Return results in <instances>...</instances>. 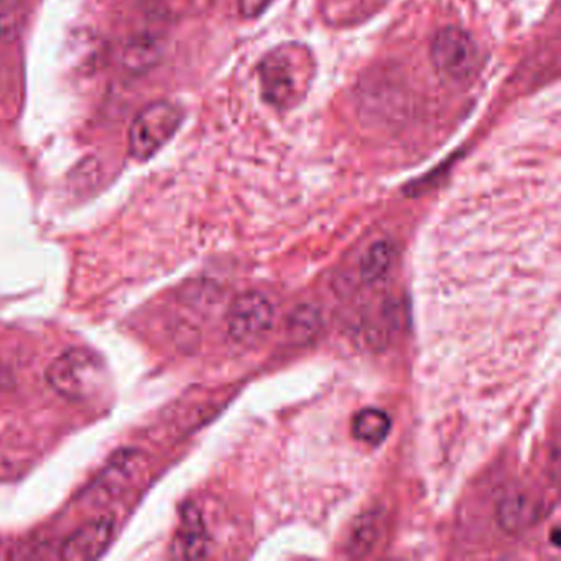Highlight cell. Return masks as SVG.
Listing matches in <instances>:
<instances>
[{
	"mask_svg": "<svg viewBox=\"0 0 561 561\" xmlns=\"http://www.w3.org/2000/svg\"><path fill=\"white\" fill-rule=\"evenodd\" d=\"M257 73L262 100L287 113L307 100L317 78V60L307 45L287 42L264 55Z\"/></svg>",
	"mask_w": 561,
	"mask_h": 561,
	"instance_id": "6da1fadb",
	"label": "cell"
},
{
	"mask_svg": "<svg viewBox=\"0 0 561 561\" xmlns=\"http://www.w3.org/2000/svg\"><path fill=\"white\" fill-rule=\"evenodd\" d=\"M107 370L103 359L91 351H65L51 360L47 369V380L55 392L65 399L91 400L106 386Z\"/></svg>",
	"mask_w": 561,
	"mask_h": 561,
	"instance_id": "7a4b0ae2",
	"label": "cell"
},
{
	"mask_svg": "<svg viewBox=\"0 0 561 561\" xmlns=\"http://www.w3.org/2000/svg\"><path fill=\"white\" fill-rule=\"evenodd\" d=\"M183 111L170 101H156L139 111L129 129V152L136 160L152 159L179 133Z\"/></svg>",
	"mask_w": 561,
	"mask_h": 561,
	"instance_id": "3957f363",
	"label": "cell"
},
{
	"mask_svg": "<svg viewBox=\"0 0 561 561\" xmlns=\"http://www.w3.org/2000/svg\"><path fill=\"white\" fill-rule=\"evenodd\" d=\"M432 61L443 78L456 83L471 80L479 68L478 44L465 28H442L432 42Z\"/></svg>",
	"mask_w": 561,
	"mask_h": 561,
	"instance_id": "277c9868",
	"label": "cell"
},
{
	"mask_svg": "<svg viewBox=\"0 0 561 561\" xmlns=\"http://www.w3.org/2000/svg\"><path fill=\"white\" fill-rule=\"evenodd\" d=\"M272 301L259 291L239 295L228 313V333L238 343H252L268 333L274 324Z\"/></svg>",
	"mask_w": 561,
	"mask_h": 561,
	"instance_id": "5b68a950",
	"label": "cell"
},
{
	"mask_svg": "<svg viewBox=\"0 0 561 561\" xmlns=\"http://www.w3.org/2000/svg\"><path fill=\"white\" fill-rule=\"evenodd\" d=\"M114 535V520L111 517H98L70 535L61 547L65 560H93L106 551Z\"/></svg>",
	"mask_w": 561,
	"mask_h": 561,
	"instance_id": "8992f818",
	"label": "cell"
},
{
	"mask_svg": "<svg viewBox=\"0 0 561 561\" xmlns=\"http://www.w3.org/2000/svg\"><path fill=\"white\" fill-rule=\"evenodd\" d=\"M137 469H139V456H136V451L121 453L117 458L110 462V466L104 469L103 474L98 479L96 485H94L96 494H119L130 484Z\"/></svg>",
	"mask_w": 561,
	"mask_h": 561,
	"instance_id": "52a82bcc",
	"label": "cell"
},
{
	"mask_svg": "<svg viewBox=\"0 0 561 561\" xmlns=\"http://www.w3.org/2000/svg\"><path fill=\"white\" fill-rule=\"evenodd\" d=\"M351 428L357 442L377 446L389 436L390 416L383 410L367 407L356 413Z\"/></svg>",
	"mask_w": 561,
	"mask_h": 561,
	"instance_id": "ba28073f",
	"label": "cell"
},
{
	"mask_svg": "<svg viewBox=\"0 0 561 561\" xmlns=\"http://www.w3.org/2000/svg\"><path fill=\"white\" fill-rule=\"evenodd\" d=\"M159 42L150 35L134 38L124 48L123 64L130 73H142L153 67L159 58Z\"/></svg>",
	"mask_w": 561,
	"mask_h": 561,
	"instance_id": "9c48e42d",
	"label": "cell"
},
{
	"mask_svg": "<svg viewBox=\"0 0 561 561\" xmlns=\"http://www.w3.org/2000/svg\"><path fill=\"white\" fill-rule=\"evenodd\" d=\"M396 251L393 245L387 241H379L370 245L364 254L363 262H360V277L367 284L379 282L380 278L386 277L387 272L392 267Z\"/></svg>",
	"mask_w": 561,
	"mask_h": 561,
	"instance_id": "30bf717a",
	"label": "cell"
},
{
	"mask_svg": "<svg viewBox=\"0 0 561 561\" xmlns=\"http://www.w3.org/2000/svg\"><path fill=\"white\" fill-rule=\"evenodd\" d=\"M535 507L522 494L508 495L499 505V520L505 530H520L534 517Z\"/></svg>",
	"mask_w": 561,
	"mask_h": 561,
	"instance_id": "8fae6325",
	"label": "cell"
},
{
	"mask_svg": "<svg viewBox=\"0 0 561 561\" xmlns=\"http://www.w3.org/2000/svg\"><path fill=\"white\" fill-rule=\"evenodd\" d=\"M24 28V11L18 0H0V42H12Z\"/></svg>",
	"mask_w": 561,
	"mask_h": 561,
	"instance_id": "7c38bea8",
	"label": "cell"
},
{
	"mask_svg": "<svg viewBox=\"0 0 561 561\" xmlns=\"http://www.w3.org/2000/svg\"><path fill=\"white\" fill-rule=\"evenodd\" d=\"M180 550L183 557L196 558L205 554V530L202 522L186 520V528L180 535Z\"/></svg>",
	"mask_w": 561,
	"mask_h": 561,
	"instance_id": "4fadbf2b",
	"label": "cell"
},
{
	"mask_svg": "<svg viewBox=\"0 0 561 561\" xmlns=\"http://www.w3.org/2000/svg\"><path fill=\"white\" fill-rule=\"evenodd\" d=\"M275 0H238L239 12L242 18L255 19L264 14Z\"/></svg>",
	"mask_w": 561,
	"mask_h": 561,
	"instance_id": "5bb4252c",
	"label": "cell"
},
{
	"mask_svg": "<svg viewBox=\"0 0 561 561\" xmlns=\"http://www.w3.org/2000/svg\"><path fill=\"white\" fill-rule=\"evenodd\" d=\"M324 2H327L328 9H330L331 12L341 14V11L346 9L347 5L353 4L354 0H324Z\"/></svg>",
	"mask_w": 561,
	"mask_h": 561,
	"instance_id": "9a60e30c",
	"label": "cell"
}]
</instances>
